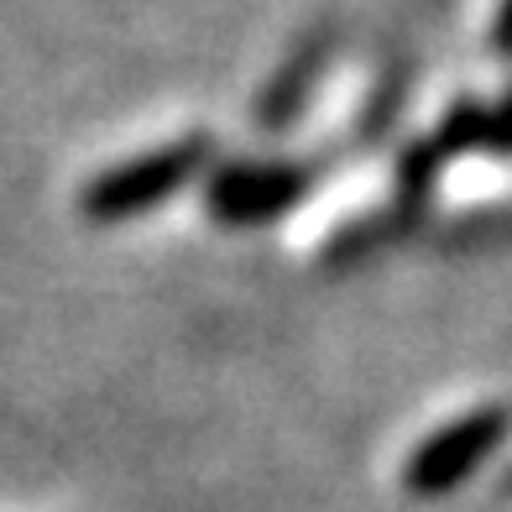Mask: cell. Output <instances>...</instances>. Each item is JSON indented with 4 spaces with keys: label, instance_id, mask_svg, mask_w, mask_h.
<instances>
[{
    "label": "cell",
    "instance_id": "obj_1",
    "mask_svg": "<svg viewBox=\"0 0 512 512\" xmlns=\"http://www.w3.org/2000/svg\"><path fill=\"white\" fill-rule=\"evenodd\" d=\"M199 168H204V142H199V136H189V142H168V147H157L147 157L115 162L110 173H100L84 189L79 209L89 220H100V225L147 215V209L168 204L189 178H199Z\"/></svg>",
    "mask_w": 512,
    "mask_h": 512
},
{
    "label": "cell",
    "instance_id": "obj_2",
    "mask_svg": "<svg viewBox=\"0 0 512 512\" xmlns=\"http://www.w3.org/2000/svg\"><path fill=\"white\" fill-rule=\"evenodd\" d=\"M507 429H512L507 408H476V413H460L455 424L434 429L403 465L408 497H450L460 481H471L492 460V450L507 439Z\"/></svg>",
    "mask_w": 512,
    "mask_h": 512
},
{
    "label": "cell",
    "instance_id": "obj_3",
    "mask_svg": "<svg viewBox=\"0 0 512 512\" xmlns=\"http://www.w3.org/2000/svg\"><path fill=\"white\" fill-rule=\"evenodd\" d=\"M304 194H309V173L277 168V162H241V168H220L209 178L204 204L225 225H262L293 209Z\"/></svg>",
    "mask_w": 512,
    "mask_h": 512
},
{
    "label": "cell",
    "instance_id": "obj_4",
    "mask_svg": "<svg viewBox=\"0 0 512 512\" xmlns=\"http://www.w3.org/2000/svg\"><path fill=\"white\" fill-rule=\"evenodd\" d=\"M492 42L502 53H512V0H502L497 6V21H492Z\"/></svg>",
    "mask_w": 512,
    "mask_h": 512
}]
</instances>
